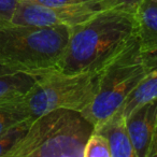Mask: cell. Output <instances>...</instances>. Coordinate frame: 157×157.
I'll return each instance as SVG.
<instances>
[{
  "label": "cell",
  "mask_w": 157,
  "mask_h": 157,
  "mask_svg": "<svg viewBox=\"0 0 157 157\" xmlns=\"http://www.w3.org/2000/svg\"><path fill=\"white\" fill-rule=\"evenodd\" d=\"M136 9L105 10L71 27L57 70L65 73L100 71L137 33Z\"/></svg>",
  "instance_id": "1"
},
{
  "label": "cell",
  "mask_w": 157,
  "mask_h": 157,
  "mask_svg": "<svg viewBox=\"0 0 157 157\" xmlns=\"http://www.w3.org/2000/svg\"><path fill=\"white\" fill-rule=\"evenodd\" d=\"M70 27H37L0 20V63L41 74L58 69Z\"/></svg>",
  "instance_id": "2"
},
{
  "label": "cell",
  "mask_w": 157,
  "mask_h": 157,
  "mask_svg": "<svg viewBox=\"0 0 157 157\" xmlns=\"http://www.w3.org/2000/svg\"><path fill=\"white\" fill-rule=\"evenodd\" d=\"M95 126L82 112L55 109L31 123L9 157H83Z\"/></svg>",
  "instance_id": "3"
},
{
  "label": "cell",
  "mask_w": 157,
  "mask_h": 157,
  "mask_svg": "<svg viewBox=\"0 0 157 157\" xmlns=\"http://www.w3.org/2000/svg\"><path fill=\"white\" fill-rule=\"evenodd\" d=\"M150 70L148 56L137 33L100 70L98 90L83 115L95 127L120 110Z\"/></svg>",
  "instance_id": "4"
},
{
  "label": "cell",
  "mask_w": 157,
  "mask_h": 157,
  "mask_svg": "<svg viewBox=\"0 0 157 157\" xmlns=\"http://www.w3.org/2000/svg\"><path fill=\"white\" fill-rule=\"evenodd\" d=\"M100 71L65 73L54 70L41 73L23 97L33 120L55 109L83 112L96 96Z\"/></svg>",
  "instance_id": "5"
},
{
  "label": "cell",
  "mask_w": 157,
  "mask_h": 157,
  "mask_svg": "<svg viewBox=\"0 0 157 157\" xmlns=\"http://www.w3.org/2000/svg\"><path fill=\"white\" fill-rule=\"evenodd\" d=\"M118 7H128L117 0H87L61 7H43L20 1L11 22L37 27H73L86 22L93 16Z\"/></svg>",
  "instance_id": "6"
},
{
  "label": "cell",
  "mask_w": 157,
  "mask_h": 157,
  "mask_svg": "<svg viewBox=\"0 0 157 157\" xmlns=\"http://www.w3.org/2000/svg\"><path fill=\"white\" fill-rule=\"evenodd\" d=\"M157 115V98L136 108L126 116L136 157H147Z\"/></svg>",
  "instance_id": "7"
},
{
  "label": "cell",
  "mask_w": 157,
  "mask_h": 157,
  "mask_svg": "<svg viewBox=\"0 0 157 157\" xmlns=\"http://www.w3.org/2000/svg\"><path fill=\"white\" fill-rule=\"evenodd\" d=\"M95 131L105 136L108 140L111 157H136L126 117L120 111L97 125Z\"/></svg>",
  "instance_id": "8"
},
{
  "label": "cell",
  "mask_w": 157,
  "mask_h": 157,
  "mask_svg": "<svg viewBox=\"0 0 157 157\" xmlns=\"http://www.w3.org/2000/svg\"><path fill=\"white\" fill-rule=\"evenodd\" d=\"M40 74L0 63V102L24 97L37 83Z\"/></svg>",
  "instance_id": "9"
},
{
  "label": "cell",
  "mask_w": 157,
  "mask_h": 157,
  "mask_svg": "<svg viewBox=\"0 0 157 157\" xmlns=\"http://www.w3.org/2000/svg\"><path fill=\"white\" fill-rule=\"evenodd\" d=\"M137 36L145 53L157 51V0H141L136 9Z\"/></svg>",
  "instance_id": "10"
},
{
  "label": "cell",
  "mask_w": 157,
  "mask_h": 157,
  "mask_svg": "<svg viewBox=\"0 0 157 157\" xmlns=\"http://www.w3.org/2000/svg\"><path fill=\"white\" fill-rule=\"evenodd\" d=\"M146 54L148 56L150 70L118 110L125 117L136 108L157 98V51Z\"/></svg>",
  "instance_id": "11"
},
{
  "label": "cell",
  "mask_w": 157,
  "mask_h": 157,
  "mask_svg": "<svg viewBox=\"0 0 157 157\" xmlns=\"http://www.w3.org/2000/svg\"><path fill=\"white\" fill-rule=\"evenodd\" d=\"M30 118V114L23 97L6 102H0V132H3Z\"/></svg>",
  "instance_id": "12"
},
{
  "label": "cell",
  "mask_w": 157,
  "mask_h": 157,
  "mask_svg": "<svg viewBox=\"0 0 157 157\" xmlns=\"http://www.w3.org/2000/svg\"><path fill=\"white\" fill-rule=\"evenodd\" d=\"M33 120H27L16 126L0 132V157H9L18 142L27 133Z\"/></svg>",
  "instance_id": "13"
},
{
  "label": "cell",
  "mask_w": 157,
  "mask_h": 157,
  "mask_svg": "<svg viewBox=\"0 0 157 157\" xmlns=\"http://www.w3.org/2000/svg\"><path fill=\"white\" fill-rule=\"evenodd\" d=\"M83 157H111L109 143L105 136L94 130L85 144Z\"/></svg>",
  "instance_id": "14"
},
{
  "label": "cell",
  "mask_w": 157,
  "mask_h": 157,
  "mask_svg": "<svg viewBox=\"0 0 157 157\" xmlns=\"http://www.w3.org/2000/svg\"><path fill=\"white\" fill-rule=\"evenodd\" d=\"M20 0H0V20L11 21Z\"/></svg>",
  "instance_id": "15"
},
{
  "label": "cell",
  "mask_w": 157,
  "mask_h": 157,
  "mask_svg": "<svg viewBox=\"0 0 157 157\" xmlns=\"http://www.w3.org/2000/svg\"><path fill=\"white\" fill-rule=\"evenodd\" d=\"M24 2L33 3V5L43 6V7H61V6L71 5V3L82 2V1H87V0H20Z\"/></svg>",
  "instance_id": "16"
},
{
  "label": "cell",
  "mask_w": 157,
  "mask_h": 157,
  "mask_svg": "<svg viewBox=\"0 0 157 157\" xmlns=\"http://www.w3.org/2000/svg\"><path fill=\"white\" fill-rule=\"evenodd\" d=\"M147 157H157V115H156V122H155L154 132L152 137V143H151L150 152H148Z\"/></svg>",
  "instance_id": "17"
},
{
  "label": "cell",
  "mask_w": 157,
  "mask_h": 157,
  "mask_svg": "<svg viewBox=\"0 0 157 157\" xmlns=\"http://www.w3.org/2000/svg\"><path fill=\"white\" fill-rule=\"evenodd\" d=\"M120 2L124 3V5L128 6V7H133V8H137L138 3L141 1V0H117Z\"/></svg>",
  "instance_id": "18"
}]
</instances>
